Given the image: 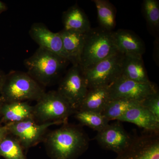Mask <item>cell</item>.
Wrapping results in <instances>:
<instances>
[{"instance_id":"44dd1931","label":"cell","mask_w":159,"mask_h":159,"mask_svg":"<svg viewBox=\"0 0 159 159\" xmlns=\"http://www.w3.org/2000/svg\"><path fill=\"white\" fill-rule=\"evenodd\" d=\"M139 103L140 102L121 98L111 99L101 114L109 121L118 120L129 108Z\"/></svg>"},{"instance_id":"3957f363","label":"cell","mask_w":159,"mask_h":159,"mask_svg":"<svg viewBox=\"0 0 159 159\" xmlns=\"http://www.w3.org/2000/svg\"><path fill=\"white\" fill-rule=\"evenodd\" d=\"M45 93L43 87L28 73L11 71L5 76L0 97L5 102L37 101Z\"/></svg>"},{"instance_id":"277c9868","label":"cell","mask_w":159,"mask_h":159,"mask_svg":"<svg viewBox=\"0 0 159 159\" xmlns=\"http://www.w3.org/2000/svg\"><path fill=\"white\" fill-rule=\"evenodd\" d=\"M113 33L100 27L87 32L79 64L83 71L118 52Z\"/></svg>"},{"instance_id":"2e32d148","label":"cell","mask_w":159,"mask_h":159,"mask_svg":"<svg viewBox=\"0 0 159 159\" xmlns=\"http://www.w3.org/2000/svg\"><path fill=\"white\" fill-rule=\"evenodd\" d=\"M1 124L35 120L33 106L27 102H4L1 108Z\"/></svg>"},{"instance_id":"8fae6325","label":"cell","mask_w":159,"mask_h":159,"mask_svg":"<svg viewBox=\"0 0 159 159\" xmlns=\"http://www.w3.org/2000/svg\"><path fill=\"white\" fill-rule=\"evenodd\" d=\"M95 139L101 148L118 154L128 147L133 137L120 123L117 122L109 124L102 130L97 132Z\"/></svg>"},{"instance_id":"4316f807","label":"cell","mask_w":159,"mask_h":159,"mask_svg":"<svg viewBox=\"0 0 159 159\" xmlns=\"http://www.w3.org/2000/svg\"><path fill=\"white\" fill-rule=\"evenodd\" d=\"M7 9H8V8H7L6 4L2 1H0V14L2 12L6 11Z\"/></svg>"},{"instance_id":"52a82bcc","label":"cell","mask_w":159,"mask_h":159,"mask_svg":"<svg viewBox=\"0 0 159 159\" xmlns=\"http://www.w3.org/2000/svg\"><path fill=\"white\" fill-rule=\"evenodd\" d=\"M83 71L79 65H73L60 82L57 92L75 112L78 110L88 91Z\"/></svg>"},{"instance_id":"e0dca14e","label":"cell","mask_w":159,"mask_h":159,"mask_svg":"<svg viewBox=\"0 0 159 159\" xmlns=\"http://www.w3.org/2000/svg\"><path fill=\"white\" fill-rule=\"evenodd\" d=\"M63 30L86 33L91 29V24L85 12L77 5L71 6L62 15Z\"/></svg>"},{"instance_id":"cb8c5ba5","label":"cell","mask_w":159,"mask_h":159,"mask_svg":"<svg viewBox=\"0 0 159 159\" xmlns=\"http://www.w3.org/2000/svg\"><path fill=\"white\" fill-rule=\"evenodd\" d=\"M143 14L151 29L159 31V3L157 0H144L142 4Z\"/></svg>"},{"instance_id":"5bb4252c","label":"cell","mask_w":159,"mask_h":159,"mask_svg":"<svg viewBox=\"0 0 159 159\" xmlns=\"http://www.w3.org/2000/svg\"><path fill=\"white\" fill-rule=\"evenodd\" d=\"M118 121L133 123L147 132H159V119L141 103L129 108Z\"/></svg>"},{"instance_id":"ffe728a7","label":"cell","mask_w":159,"mask_h":159,"mask_svg":"<svg viewBox=\"0 0 159 159\" xmlns=\"http://www.w3.org/2000/svg\"><path fill=\"white\" fill-rule=\"evenodd\" d=\"M97 9V16L100 28L113 31L116 25V9L108 1H93Z\"/></svg>"},{"instance_id":"7402d4cb","label":"cell","mask_w":159,"mask_h":159,"mask_svg":"<svg viewBox=\"0 0 159 159\" xmlns=\"http://www.w3.org/2000/svg\"><path fill=\"white\" fill-rule=\"evenodd\" d=\"M16 137L9 134L0 144V157L5 159H28Z\"/></svg>"},{"instance_id":"f1b7e54d","label":"cell","mask_w":159,"mask_h":159,"mask_svg":"<svg viewBox=\"0 0 159 159\" xmlns=\"http://www.w3.org/2000/svg\"><path fill=\"white\" fill-rule=\"evenodd\" d=\"M4 101L0 97V125H1V119H2V114H1V108H2V106Z\"/></svg>"},{"instance_id":"d6986e66","label":"cell","mask_w":159,"mask_h":159,"mask_svg":"<svg viewBox=\"0 0 159 159\" xmlns=\"http://www.w3.org/2000/svg\"><path fill=\"white\" fill-rule=\"evenodd\" d=\"M121 75L127 79L139 83H148L151 82L145 70L142 57L124 55Z\"/></svg>"},{"instance_id":"9c48e42d","label":"cell","mask_w":159,"mask_h":159,"mask_svg":"<svg viewBox=\"0 0 159 159\" xmlns=\"http://www.w3.org/2000/svg\"><path fill=\"white\" fill-rule=\"evenodd\" d=\"M110 99L121 98L141 102L158 91L153 83H142L127 79L121 75L108 87Z\"/></svg>"},{"instance_id":"8992f818","label":"cell","mask_w":159,"mask_h":159,"mask_svg":"<svg viewBox=\"0 0 159 159\" xmlns=\"http://www.w3.org/2000/svg\"><path fill=\"white\" fill-rule=\"evenodd\" d=\"M124 55L118 51L83 71L88 89L108 87L122 75Z\"/></svg>"},{"instance_id":"7c38bea8","label":"cell","mask_w":159,"mask_h":159,"mask_svg":"<svg viewBox=\"0 0 159 159\" xmlns=\"http://www.w3.org/2000/svg\"><path fill=\"white\" fill-rule=\"evenodd\" d=\"M29 34L39 48L66 59L63 48L62 38L59 32L54 33L44 24L37 23L31 26Z\"/></svg>"},{"instance_id":"484cf974","label":"cell","mask_w":159,"mask_h":159,"mask_svg":"<svg viewBox=\"0 0 159 159\" xmlns=\"http://www.w3.org/2000/svg\"><path fill=\"white\" fill-rule=\"evenodd\" d=\"M9 134V130L6 125H0V144L3 139Z\"/></svg>"},{"instance_id":"ac0fdd59","label":"cell","mask_w":159,"mask_h":159,"mask_svg":"<svg viewBox=\"0 0 159 159\" xmlns=\"http://www.w3.org/2000/svg\"><path fill=\"white\" fill-rule=\"evenodd\" d=\"M110 99L108 87L89 89L78 110L102 113Z\"/></svg>"},{"instance_id":"7a4b0ae2","label":"cell","mask_w":159,"mask_h":159,"mask_svg":"<svg viewBox=\"0 0 159 159\" xmlns=\"http://www.w3.org/2000/svg\"><path fill=\"white\" fill-rule=\"evenodd\" d=\"M70 63L66 58L39 48L25 60L28 74L43 87L51 85L61 76Z\"/></svg>"},{"instance_id":"5b68a950","label":"cell","mask_w":159,"mask_h":159,"mask_svg":"<svg viewBox=\"0 0 159 159\" xmlns=\"http://www.w3.org/2000/svg\"><path fill=\"white\" fill-rule=\"evenodd\" d=\"M34 106V120L38 123L55 121L67 122L75 111L57 91H49L41 97Z\"/></svg>"},{"instance_id":"ba28073f","label":"cell","mask_w":159,"mask_h":159,"mask_svg":"<svg viewBox=\"0 0 159 159\" xmlns=\"http://www.w3.org/2000/svg\"><path fill=\"white\" fill-rule=\"evenodd\" d=\"M65 123L61 121L39 123L35 120H29L5 125L9 133L16 137L24 150H27L44 140L50 126Z\"/></svg>"},{"instance_id":"4fadbf2b","label":"cell","mask_w":159,"mask_h":159,"mask_svg":"<svg viewBox=\"0 0 159 159\" xmlns=\"http://www.w3.org/2000/svg\"><path fill=\"white\" fill-rule=\"evenodd\" d=\"M114 42L119 52L125 56L142 57L145 51V43L133 31L119 29L113 33Z\"/></svg>"},{"instance_id":"6da1fadb","label":"cell","mask_w":159,"mask_h":159,"mask_svg":"<svg viewBox=\"0 0 159 159\" xmlns=\"http://www.w3.org/2000/svg\"><path fill=\"white\" fill-rule=\"evenodd\" d=\"M44 141L51 159H77L89 145V139L83 129L67 122L46 135Z\"/></svg>"},{"instance_id":"83f0119b","label":"cell","mask_w":159,"mask_h":159,"mask_svg":"<svg viewBox=\"0 0 159 159\" xmlns=\"http://www.w3.org/2000/svg\"><path fill=\"white\" fill-rule=\"evenodd\" d=\"M6 74L0 70V91H1V88H2V85L4 79H5V76Z\"/></svg>"},{"instance_id":"d4e9b609","label":"cell","mask_w":159,"mask_h":159,"mask_svg":"<svg viewBox=\"0 0 159 159\" xmlns=\"http://www.w3.org/2000/svg\"><path fill=\"white\" fill-rule=\"evenodd\" d=\"M140 103L159 119V91L148 96Z\"/></svg>"},{"instance_id":"9a60e30c","label":"cell","mask_w":159,"mask_h":159,"mask_svg":"<svg viewBox=\"0 0 159 159\" xmlns=\"http://www.w3.org/2000/svg\"><path fill=\"white\" fill-rule=\"evenodd\" d=\"M59 32L62 38L66 58L73 65H79L87 32L80 33L63 29Z\"/></svg>"},{"instance_id":"30bf717a","label":"cell","mask_w":159,"mask_h":159,"mask_svg":"<svg viewBox=\"0 0 159 159\" xmlns=\"http://www.w3.org/2000/svg\"><path fill=\"white\" fill-rule=\"evenodd\" d=\"M133 137L130 144L113 159H159V134L150 132Z\"/></svg>"},{"instance_id":"603a6c76","label":"cell","mask_w":159,"mask_h":159,"mask_svg":"<svg viewBox=\"0 0 159 159\" xmlns=\"http://www.w3.org/2000/svg\"><path fill=\"white\" fill-rule=\"evenodd\" d=\"M74 114L75 118L81 125L88 126L97 132L106 127L109 122L102 114L96 112L78 110Z\"/></svg>"}]
</instances>
